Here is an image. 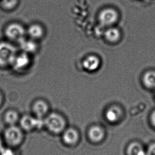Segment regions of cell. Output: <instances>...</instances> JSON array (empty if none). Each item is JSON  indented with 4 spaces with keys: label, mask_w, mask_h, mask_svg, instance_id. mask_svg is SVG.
I'll return each instance as SVG.
<instances>
[{
    "label": "cell",
    "mask_w": 155,
    "mask_h": 155,
    "mask_svg": "<svg viewBox=\"0 0 155 155\" xmlns=\"http://www.w3.org/2000/svg\"><path fill=\"white\" fill-rule=\"evenodd\" d=\"M141 82L145 89L155 91V70L150 69L143 73Z\"/></svg>",
    "instance_id": "17"
},
{
    "label": "cell",
    "mask_w": 155,
    "mask_h": 155,
    "mask_svg": "<svg viewBox=\"0 0 155 155\" xmlns=\"http://www.w3.org/2000/svg\"><path fill=\"white\" fill-rule=\"evenodd\" d=\"M19 51V48L15 44L7 40L0 41V68H11Z\"/></svg>",
    "instance_id": "3"
},
{
    "label": "cell",
    "mask_w": 155,
    "mask_h": 155,
    "mask_svg": "<svg viewBox=\"0 0 155 155\" xmlns=\"http://www.w3.org/2000/svg\"><path fill=\"white\" fill-rule=\"evenodd\" d=\"M102 37L104 41L110 45H115L120 42L122 38V32L117 26L106 28L104 30Z\"/></svg>",
    "instance_id": "12"
},
{
    "label": "cell",
    "mask_w": 155,
    "mask_h": 155,
    "mask_svg": "<svg viewBox=\"0 0 155 155\" xmlns=\"http://www.w3.org/2000/svg\"><path fill=\"white\" fill-rule=\"evenodd\" d=\"M120 19V15L117 9L111 7L101 9L97 15L98 25L103 29L117 26Z\"/></svg>",
    "instance_id": "4"
},
{
    "label": "cell",
    "mask_w": 155,
    "mask_h": 155,
    "mask_svg": "<svg viewBox=\"0 0 155 155\" xmlns=\"http://www.w3.org/2000/svg\"><path fill=\"white\" fill-rule=\"evenodd\" d=\"M101 65V60L96 54H89L82 61L83 68L88 72L93 73L97 71Z\"/></svg>",
    "instance_id": "15"
},
{
    "label": "cell",
    "mask_w": 155,
    "mask_h": 155,
    "mask_svg": "<svg viewBox=\"0 0 155 155\" xmlns=\"http://www.w3.org/2000/svg\"><path fill=\"white\" fill-rule=\"evenodd\" d=\"M4 35L8 41L18 45L27 37V29L23 25L17 22L8 24L4 30Z\"/></svg>",
    "instance_id": "5"
},
{
    "label": "cell",
    "mask_w": 155,
    "mask_h": 155,
    "mask_svg": "<svg viewBox=\"0 0 155 155\" xmlns=\"http://www.w3.org/2000/svg\"><path fill=\"white\" fill-rule=\"evenodd\" d=\"M5 143L3 140L2 136L0 135V151L1 150V149L3 148V147L5 146Z\"/></svg>",
    "instance_id": "23"
},
{
    "label": "cell",
    "mask_w": 155,
    "mask_h": 155,
    "mask_svg": "<svg viewBox=\"0 0 155 155\" xmlns=\"http://www.w3.org/2000/svg\"><path fill=\"white\" fill-rule=\"evenodd\" d=\"M21 115L15 109H9L3 115V122L7 126L18 125Z\"/></svg>",
    "instance_id": "18"
},
{
    "label": "cell",
    "mask_w": 155,
    "mask_h": 155,
    "mask_svg": "<svg viewBox=\"0 0 155 155\" xmlns=\"http://www.w3.org/2000/svg\"><path fill=\"white\" fill-rule=\"evenodd\" d=\"M25 132L18 125L7 126L1 135L5 146L18 149L24 143Z\"/></svg>",
    "instance_id": "2"
},
{
    "label": "cell",
    "mask_w": 155,
    "mask_h": 155,
    "mask_svg": "<svg viewBox=\"0 0 155 155\" xmlns=\"http://www.w3.org/2000/svg\"><path fill=\"white\" fill-rule=\"evenodd\" d=\"M105 127L100 123H93L87 127L86 135L89 143L94 145L101 144L107 137Z\"/></svg>",
    "instance_id": "8"
},
{
    "label": "cell",
    "mask_w": 155,
    "mask_h": 155,
    "mask_svg": "<svg viewBox=\"0 0 155 155\" xmlns=\"http://www.w3.org/2000/svg\"><path fill=\"white\" fill-rule=\"evenodd\" d=\"M51 111L50 104L43 98L35 99L31 105V114L39 119H44Z\"/></svg>",
    "instance_id": "11"
},
{
    "label": "cell",
    "mask_w": 155,
    "mask_h": 155,
    "mask_svg": "<svg viewBox=\"0 0 155 155\" xmlns=\"http://www.w3.org/2000/svg\"><path fill=\"white\" fill-rule=\"evenodd\" d=\"M31 55L19 51L13 61L11 68L17 73H24L31 67Z\"/></svg>",
    "instance_id": "10"
},
{
    "label": "cell",
    "mask_w": 155,
    "mask_h": 155,
    "mask_svg": "<svg viewBox=\"0 0 155 155\" xmlns=\"http://www.w3.org/2000/svg\"><path fill=\"white\" fill-rule=\"evenodd\" d=\"M17 46L19 51L31 55L36 53L39 49L38 42L27 37Z\"/></svg>",
    "instance_id": "16"
},
{
    "label": "cell",
    "mask_w": 155,
    "mask_h": 155,
    "mask_svg": "<svg viewBox=\"0 0 155 155\" xmlns=\"http://www.w3.org/2000/svg\"><path fill=\"white\" fill-rule=\"evenodd\" d=\"M18 3V0H1V7L6 11H10L15 9Z\"/></svg>",
    "instance_id": "19"
},
{
    "label": "cell",
    "mask_w": 155,
    "mask_h": 155,
    "mask_svg": "<svg viewBox=\"0 0 155 155\" xmlns=\"http://www.w3.org/2000/svg\"><path fill=\"white\" fill-rule=\"evenodd\" d=\"M103 117L105 121L108 124L113 125H117L125 118V110L119 104H110L104 110Z\"/></svg>",
    "instance_id": "6"
},
{
    "label": "cell",
    "mask_w": 155,
    "mask_h": 155,
    "mask_svg": "<svg viewBox=\"0 0 155 155\" xmlns=\"http://www.w3.org/2000/svg\"><path fill=\"white\" fill-rule=\"evenodd\" d=\"M125 155H147L146 147L139 140H131L126 145Z\"/></svg>",
    "instance_id": "14"
},
{
    "label": "cell",
    "mask_w": 155,
    "mask_h": 155,
    "mask_svg": "<svg viewBox=\"0 0 155 155\" xmlns=\"http://www.w3.org/2000/svg\"><path fill=\"white\" fill-rule=\"evenodd\" d=\"M44 129L54 136H60L68 127L66 117L61 113L51 111L44 119Z\"/></svg>",
    "instance_id": "1"
},
{
    "label": "cell",
    "mask_w": 155,
    "mask_h": 155,
    "mask_svg": "<svg viewBox=\"0 0 155 155\" xmlns=\"http://www.w3.org/2000/svg\"><path fill=\"white\" fill-rule=\"evenodd\" d=\"M0 155H18L17 149L5 146L0 151Z\"/></svg>",
    "instance_id": "20"
},
{
    "label": "cell",
    "mask_w": 155,
    "mask_h": 155,
    "mask_svg": "<svg viewBox=\"0 0 155 155\" xmlns=\"http://www.w3.org/2000/svg\"><path fill=\"white\" fill-rule=\"evenodd\" d=\"M26 29L27 37L35 41L38 42L45 36V29L39 23L35 22L31 24Z\"/></svg>",
    "instance_id": "13"
},
{
    "label": "cell",
    "mask_w": 155,
    "mask_h": 155,
    "mask_svg": "<svg viewBox=\"0 0 155 155\" xmlns=\"http://www.w3.org/2000/svg\"><path fill=\"white\" fill-rule=\"evenodd\" d=\"M4 103H5V96L2 92L0 91V109L2 107Z\"/></svg>",
    "instance_id": "22"
},
{
    "label": "cell",
    "mask_w": 155,
    "mask_h": 155,
    "mask_svg": "<svg viewBox=\"0 0 155 155\" xmlns=\"http://www.w3.org/2000/svg\"><path fill=\"white\" fill-rule=\"evenodd\" d=\"M60 136L63 144L69 148L77 146L81 139L80 131L74 127L68 126Z\"/></svg>",
    "instance_id": "9"
},
{
    "label": "cell",
    "mask_w": 155,
    "mask_h": 155,
    "mask_svg": "<svg viewBox=\"0 0 155 155\" xmlns=\"http://www.w3.org/2000/svg\"><path fill=\"white\" fill-rule=\"evenodd\" d=\"M18 125L25 133L44 129V119L37 118L31 114L21 115Z\"/></svg>",
    "instance_id": "7"
},
{
    "label": "cell",
    "mask_w": 155,
    "mask_h": 155,
    "mask_svg": "<svg viewBox=\"0 0 155 155\" xmlns=\"http://www.w3.org/2000/svg\"><path fill=\"white\" fill-rule=\"evenodd\" d=\"M148 122L151 127L155 130V108L151 110L149 114Z\"/></svg>",
    "instance_id": "21"
}]
</instances>
